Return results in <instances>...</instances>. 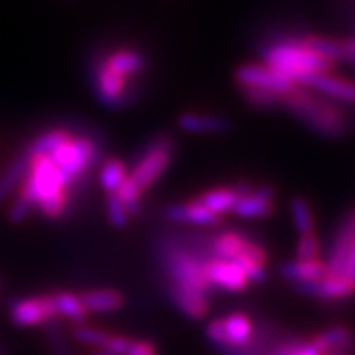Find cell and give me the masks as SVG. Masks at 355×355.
I'll use <instances>...</instances> for the list:
<instances>
[{"label":"cell","instance_id":"obj_1","mask_svg":"<svg viewBox=\"0 0 355 355\" xmlns=\"http://www.w3.org/2000/svg\"><path fill=\"white\" fill-rule=\"evenodd\" d=\"M282 108L323 137H341L348 128L347 117L341 108L327 96L314 92L309 87L294 85L282 96Z\"/></svg>","mask_w":355,"mask_h":355},{"label":"cell","instance_id":"obj_2","mask_svg":"<svg viewBox=\"0 0 355 355\" xmlns=\"http://www.w3.org/2000/svg\"><path fill=\"white\" fill-rule=\"evenodd\" d=\"M260 56L266 65L293 80L296 85L303 83L309 76L323 74L334 67L330 60L309 49L300 36L275 38L261 45Z\"/></svg>","mask_w":355,"mask_h":355},{"label":"cell","instance_id":"obj_3","mask_svg":"<svg viewBox=\"0 0 355 355\" xmlns=\"http://www.w3.org/2000/svg\"><path fill=\"white\" fill-rule=\"evenodd\" d=\"M89 80L99 103L112 110L128 108L143 96V81H130L108 69L98 54L89 58Z\"/></svg>","mask_w":355,"mask_h":355},{"label":"cell","instance_id":"obj_4","mask_svg":"<svg viewBox=\"0 0 355 355\" xmlns=\"http://www.w3.org/2000/svg\"><path fill=\"white\" fill-rule=\"evenodd\" d=\"M175 137L170 132H159L144 143L128 173L143 193H146L166 173L175 155Z\"/></svg>","mask_w":355,"mask_h":355},{"label":"cell","instance_id":"obj_5","mask_svg":"<svg viewBox=\"0 0 355 355\" xmlns=\"http://www.w3.org/2000/svg\"><path fill=\"white\" fill-rule=\"evenodd\" d=\"M9 320L18 329L44 327L49 321L60 320L56 306H54L53 293L15 300L9 306Z\"/></svg>","mask_w":355,"mask_h":355},{"label":"cell","instance_id":"obj_6","mask_svg":"<svg viewBox=\"0 0 355 355\" xmlns=\"http://www.w3.org/2000/svg\"><path fill=\"white\" fill-rule=\"evenodd\" d=\"M234 81L239 87H254V89L270 90L275 94L284 96L296 83L278 71L270 69L266 63H242L234 71Z\"/></svg>","mask_w":355,"mask_h":355},{"label":"cell","instance_id":"obj_7","mask_svg":"<svg viewBox=\"0 0 355 355\" xmlns=\"http://www.w3.org/2000/svg\"><path fill=\"white\" fill-rule=\"evenodd\" d=\"M96 54L108 69L130 81H143V76L148 71V58L144 56L143 51L135 47L123 45L116 49L99 51Z\"/></svg>","mask_w":355,"mask_h":355},{"label":"cell","instance_id":"obj_8","mask_svg":"<svg viewBox=\"0 0 355 355\" xmlns=\"http://www.w3.org/2000/svg\"><path fill=\"white\" fill-rule=\"evenodd\" d=\"M207 284L213 291H225V293H242L249 287V279L243 270L231 260L220 258H207L204 263Z\"/></svg>","mask_w":355,"mask_h":355},{"label":"cell","instance_id":"obj_9","mask_svg":"<svg viewBox=\"0 0 355 355\" xmlns=\"http://www.w3.org/2000/svg\"><path fill=\"white\" fill-rule=\"evenodd\" d=\"M276 189L270 184H254V188L240 197L234 204L233 211L240 218L249 220H263L275 215L276 209Z\"/></svg>","mask_w":355,"mask_h":355},{"label":"cell","instance_id":"obj_10","mask_svg":"<svg viewBox=\"0 0 355 355\" xmlns=\"http://www.w3.org/2000/svg\"><path fill=\"white\" fill-rule=\"evenodd\" d=\"M164 218L171 224L180 225H202V227H216L224 222V216L209 211L197 198L186 200V202L168 204L162 211Z\"/></svg>","mask_w":355,"mask_h":355},{"label":"cell","instance_id":"obj_11","mask_svg":"<svg viewBox=\"0 0 355 355\" xmlns=\"http://www.w3.org/2000/svg\"><path fill=\"white\" fill-rule=\"evenodd\" d=\"M222 334H224V343H222L220 352L224 355L236 350H245L252 345L254 339V324L251 318L243 312H233L225 318H220Z\"/></svg>","mask_w":355,"mask_h":355},{"label":"cell","instance_id":"obj_12","mask_svg":"<svg viewBox=\"0 0 355 355\" xmlns=\"http://www.w3.org/2000/svg\"><path fill=\"white\" fill-rule=\"evenodd\" d=\"M355 242V209L348 213L339 224L338 231L334 234L332 248L329 252V261L324 263L327 276H343L348 252Z\"/></svg>","mask_w":355,"mask_h":355},{"label":"cell","instance_id":"obj_13","mask_svg":"<svg viewBox=\"0 0 355 355\" xmlns=\"http://www.w3.org/2000/svg\"><path fill=\"white\" fill-rule=\"evenodd\" d=\"M300 294L311 297H320V300H330V302H338V300H347V297L355 294V284L347 279L345 276H327L314 279V282H305V284H294Z\"/></svg>","mask_w":355,"mask_h":355},{"label":"cell","instance_id":"obj_14","mask_svg":"<svg viewBox=\"0 0 355 355\" xmlns=\"http://www.w3.org/2000/svg\"><path fill=\"white\" fill-rule=\"evenodd\" d=\"M300 85L309 87L314 92H320V94L327 96V98L355 105V81L347 80V78L332 76L329 72H323V74L309 76Z\"/></svg>","mask_w":355,"mask_h":355},{"label":"cell","instance_id":"obj_15","mask_svg":"<svg viewBox=\"0 0 355 355\" xmlns=\"http://www.w3.org/2000/svg\"><path fill=\"white\" fill-rule=\"evenodd\" d=\"M177 126L188 134L218 135L231 130V119L222 114L182 112L177 117Z\"/></svg>","mask_w":355,"mask_h":355},{"label":"cell","instance_id":"obj_16","mask_svg":"<svg viewBox=\"0 0 355 355\" xmlns=\"http://www.w3.org/2000/svg\"><path fill=\"white\" fill-rule=\"evenodd\" d=\"M166 296L170 302L175 305L180 314L193 321L204 320L209 312V296L197 291H188V288L177 287V285L166 284Z\"/></svg>","mask_w":355,"mask_h":355},{"label":"cell","instance_id":"obj_17","mask_svg":"<svg viewBox=\"0 0 355 355\" xmlns=\"http://www.w3.org/2000/svg\"><path fill=\"white\" fill-rule=\"evenodd\" d=\"M233 263L243 270L245 278L249 279V284H261L267 279V257L266 249L261 248L260 243L254 240H249V243L242 251L233 258Z\"/></svg>","mask_w":355,"mask_h":355},{"label":"cell","instance_id":"obj_18","mask_svg":"<svg viewBox=\"0 0 355 355\" xmlns=\"http://www.w3.org/2000/svg\"><path fill=\"white\" fill-rule=\"evenodd\" d=\"M80 297L89 314H110L121 311L126 303L125 294L116 288H90L81 293Z\"/></svg>","mask_w":355,"mask_h":355},{"label":"cell","instance_id":"obj_19","mask_svg":"<svg viewBox=\"0 0 355 355\" xmlns=\"http://www.w3.org/2000/svg\"><path fill=\"white\" fill-rule=\"evenodd\" d=\"M311 341L323 355H347L354 347V336L347 327H330Z\"/></svg>","mask_w":355,"mask_h":355},{"label":"cell","instance_id":"obj_20","mask_svg":"<svg viewBox=\"0 0 355 355\" xmlns=\"http://www.w3.org/2000/svg\"><path fill=\"white\" fill-rule=\"evenodd\" d=\"M29 159L31 157H29L27 150L22 148L8 162V166L4 168V171L0 173V204L4 202L9 195H13L17 191L22 179L26 177Z\"/></svg>","mask_w":355,"mask_h":355},{"label":"cell","instance_id":"obj_21","mask_svg":"<svg viewBox=\"0 0 355 355\" xmlns=\"http://www.w3.org/2000/svg\"><path fill=\"white\" fill-rule=\"evenodd\" d=\"M279 276L293 284H305V282H314L327 275L324 263L320 260H296L285 261L278 269Z\"/></svg>","mask_w":355,"mask_h":355},{"label":"cell","instance_id":"obj_22","mask_svg":"<svg viewBox=\"0 0 355 355\" xmlns=\"http://www.w3.org/2000/svg\"><path fill=\"white\" fill-rule=\"evenodd\" d=\"M53 300L58 318L71 321L72 324H83L89 321V311L81 302L80 294L71 291H54Z\"/></svg>","mask_w":355,"mask_h":355},{"label":"cell","instance_id":"obj_23","mask_svg":"<svg viewBox=\"0 0 355 355\" xmlns=\"http://www.w3.org/2000/svg\"><path fill=\"white\" fill-rule=\"evenodd\" d=\"M248 234L240 231H222L213 236L209 242V258H220V260H233L240 251L249 243Z\"/></svg>","mask_w":355,"mask_h":355},{"label":"cell","instance_id":"obj_24","mask_svg":"<svg viewBox=\"0 0 355 355\" xmlns=\"http://www.w3.org/2000/svg\"><path fill=\"white\" fill-rule=\"evenodd\" d=\"M71 135L72 130H69L65 126H54V128H47V130L40 132L24 148L27 150L29 157H33V155H49L53 150L58 148L60 144L65 143Z\"/></svg>","mask_w":355,"mask_h":355},{"label":"cell","instance_id":"obj_25","mask_svg":"<svg viewBox=\"0 0 355 355\" xmlns=\"http://www.w3.org/2000/svg\"><path fill=\"white\" fill-rule=\"evenodd\" d=\"M198 202H202L209 211L224 216L225 213L233 211L234 204L239 200V193L233 186H220V188L207 189L197 197Z\"/></svg>","mask_w":355,"mask_h":355},{"label":"cell","instance_id":"obj_26","mask_svg":"<svg viewBox=\"0 0 355 355\" xmlns=\"http://www.w3.org/2000/svg\"><path fill=\"white\" fill-rule=\"evenodd\" d=\"M126 177H128V168L121 159L117 157L103 159V162L98 168L99 184L107 193H116L119 186L125 182Z\"/></svg>","mask_w":355,"mask_h":355},{"label":"cell","instance_id":"obj_27","mask_svg":"<svg viewBox=\"0 0 355 355\" xmlns=\"http://www.w3.org/2000/svg\"><path fill=\"white\" fill-rule=\"evenodd\" d=\"M71 338L80 345H87V347H94L99 350H105L112 338V334L107 330L99 329V327H89L87 323L83 324H72L71 329Z\"/></svg>","mask_w":355,"mask_h":355},{"label":"cell","instance_id":"obj_28","mask_svg":"<svg viewBox=\"0 0 355 355\" xmlns=\"http://www.w3.org/2000/svg\"><path fill=\"white\" fill-rule=\"evenodd\" d=\"M239 92L242 99L249 107L257 110H272L282 105V96L270 92V90L254 89V87H239Z\"/></svg>","mask_w":355,"mask_h":355},{"label":"cell","instance_id":"obj_29","mask_svg":"<svg viewBox=\"0 0 355 355\" xmlns=\"http://www.w3.org/2000/svg\"><path fill=\"white\" fill-rule=\"evenodd\" d=\"M291 215H293L294 227H296L297 233H314V213H312V207L306 198L294 197L293 200H291Z\"/></svg>","mask_w":355,"mask_h":355},{"label":"cell","instance_id":"obj_30","mask_svg":"<svg viewBox=\"0 0 355 355\" xmlns=\"http://www.w3.org/2000/svg\"><path fill=\"white\" fill-rule=\"evenodd\" d=\"M117 198L121 200V204L125 206L128 216H137L143 211V191H141L137 186H135L134 180L130 179V175L126 177L125 182L119 186V189L116 191Z\"/></svg>","mask_w":355,"mask_h":355},{"label":"cell","instance_id":"obj_31","mask_svg":"<svg viewBox=\"0 0 355 355\" xmlns=\"http://www.w3.org/2000/svg\"><path fill=\"white\" fill-rule=\"evenodd\" d=\"M44 330L47 334V341H49L51 355H72L71 348L67 345V336L62 329V321L53 320L44 324Z\"/></svg>","mask_w":355,"mask_h":355},{"label":"cell","instance_id":"obj_32","mask_svg":"<svg viewBox=\"0 0 355 355\" xmlns=\"http://www.w3.org/2000/svg\"><path fill=\"white\" fill-rule=\"evenodd\" d=\"M33 213H35V206H33L31 200H27L26 197L17 193L13 198V202L9 204L8 211H6V218H8L9 224L17 225L26 222Z\"/></svg>","mask_w":355,"mask_h":355},{"label":"cell","instance_id":"obj_33","mask_svg":"<svg viewBox=\"0 0 355 355\" xmlns=\"http://www.w3.org/2000/svg\"><path fill=\"white\" fill-rule=\"evenodd\" d=\"M105 211H107L108 222L117 227V230H123L128 225L130 216L126 213L125 206L121 204V200L117 198L116 193H107V200H105Z\"/></svg>","mask_w":355,"mask_h":355},{"label":"cell","instance_id":"obj_34","mask_svg":"<svg viewBox=\"0 0 355 355\" xmlns=\"http://www.w3.org/2000/svg\"><path fill=\"white\" fill-rule=\"evenodd\" d=\"M272 355H323L312 341H297L291 339L287 343H282L275 348Z\"/></svg>","mask_w":355,"mask_h":355},{"label":"cell","instance_id":"obj_35","mask_svg":"<svg viewBox=\"0 0 355 355\" xmlns=\"http://www.w3.org/2000/svg\"><path fill=\"white\" fill-rule=\"evenodd\" d=\"M320 248V239L315 236V233L300 234L296 245V258L297 260H318Z\"/></svg>","mask_w":355,"mask_h":355},{"label":"cell","instance_id":"obj_36","mask_svg":"<svg viewBox=\"0 0 355 355\" xmlns=\"http://www.w3.org/2000/svg\"><path fill=\"white\" fill-rule=\"evenodd\" d=\"M125 355H159L157 347L146 339H132Z\"/></svg>","mask_w":355,"mask_h":355},{"label":"cell","instance_id":"obj_37","mask_svg":"<svg viewBox=\"0 0 355 355\" xmlns=\"http://www.w3.org/2000/svg\"><path fill=\"white\" fill-rule=\"evenodd\" d=\"M343 276L355 284V242H354V245H352L350 252H348V258H347V263H345Z\"/></svg>","mask_w":355,"mask_h":355},{"label":"cell","instance_id":"obj_38","mask_svg":"<svg viewBox=\"0 0 355 355\" xmlns=\"http://www.w3.org/2000/svg\"><path fill=\"white\" fill-rule=\"evenodd\" d=\"M341 47H343V54H341V62H343V56H345V54L355 53V36L347 38V40H341Z\"/></svg>","mask_w":355,"mask_h":355},{"label":"cell","instance_id":"obj_39","mask_svg":"<svg viewBox=\"0 0 355 355\" xmlns=\"http://www.w3.org/2000/svg\"><path fill=\"white\" fill-rule=\"evenodd\" d=\"M343 62L354 63V65H355V53H350V54H345V56H343Z\"/></svg>","mask_w":355,"mask_h":355},{"label":"cell","instance_id":"obj_40","mask_svg":"<svg viewBox=\"0 0 355 355\" xmlns=\"http://www.w3.org/2000/svg\"><path fill=\"white\" fill-rule=\"evenodd\" d=\"M92 355H112V354H110V352H107V350H98L96 354H92Z\"/></svg>","mask_w":355,"mask_h":355}]
</instances>
